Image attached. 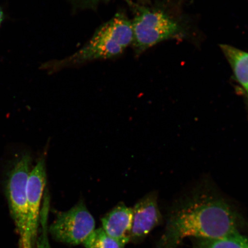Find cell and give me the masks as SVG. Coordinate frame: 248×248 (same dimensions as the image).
<instances>
[{
  "instance_id": "cell-1",
  "label": "cell",
  "mask_w": 248,
  "mask_h": 248,
  "mask_svg": "<svg viewBox=\"0 0 248 248\" xmlns=\"http://www.w3.org/2000/svg\"><path fill=\"white\" fill-rule=\"evenodd\" d=\"M241 217L221 198L201 195L173 211L155 248H176L187 238H215L239 232Z\"/></svg>"
},
{
  "instance_id": "cell-2",
  "label": "cell",
  "mask_w": 248,
  "mask_h": 248,
  "mask_svg": "<svg viewBox=\"0 0 248 248\" xmlns=\"http://www.w3.org/2000/svg\"><path fill=\"white\" fill-rule=\"evenodd\" d=\"M132 41L131 20L125 11L119 10L96 30L81 48L69 57L50 62L48 69L55 72L95 61L116 58L131 46Z\"/></svg>"
},
{
  "instance_id": "cell-3",
  "label": "cell",
  "mask_w": 248,
  "mask_h": 248,
  "mask_svg": "<svg viewBox=\"0 0 248 248\" xmlns=\"http://www.w3.org/2000/svg\"><path fill=\"white\" fill-rule=\"evenodd\" d=\"M133 15L132 47L139 57L159 43L181 40L187 36V28L181 18L170 11L164 2L144 5L125 0Z\"/></svg>"
},
{
  "instance_id": "cell-4",
  "label": "cell",
  "mask_w": 248,
  "mask_h": 248,
  "mask_svg": "<svg viewBox=\"0 0 248 248\" xmlns=\"http://www.w3.org/2000/svg\"><path fill=\"white\" fill-rule=\"evenodd\" d=\"M31 166L30 154H24L18 158L8 173L5 187L9 210L19 235L21 248H31L28 239L27 195Z\"/></svg>"
},
{
  "instance_id": "cell-5",
  "label": "cell",
  "mask_w": 248,
  "mask_h": 248,
  "mask_svg": "<svg viewBox=\"0 0 248 248\" xmlns=\"http://www.w3.org/2000/svg\"><path fill=\"white\" fill-rule=\"evenodd\" d=\"M95 229L94 217L80 201L70 210L59 213L49 231L55 240L77 246L83 244Z\"/></svg>"
},
{
  "instance_id": "cell-6",
  "label": "cell",
  "mask_w": 248,
  "mask_h": 248,
  "mask_svg": "<svg viewBox=\"0 0 248 248\" xmlns=\"http://www.w3.org/2000/svg\"><path fill=\"white\" fill-rule=\"evenodd\" d=\"M46 178V161L42 157L31 170L27 183L28 239L31 248L38 246L40 206Z\"/></svg>"
},
{
  "instance_id": "cell-7",
  "label": "cell",
  "mask_w": 248,
  "mask_h": 248,
  "mask_svg": "<svg viewBox=\"0 0 248 248\" xmlns=\"http://www.w3.org/2000/svg\"><path fill=\"white\" fill-rule=\"evenodd\" d=\"M132 210L131 242L138 243L144 239L162 221L156 194L150 193L141 198Z\"/></svg>"
},
{
  "instance_id": "cell-8",
  "label": "cell",
  "mask_w": 248,
  "mask_h": 248,
  "mask_svg": "<svg viewBox=\"0 0 248 248\" xmlns=\"http://www.w3.org/2000/svg\"><path fill=\"white\" fill-rule=\"evenodd\" d=\"M133 210L121 203L102 217V229L110 237L125 247L131 242Z\"/></svg>"
},
{
  "instance_id": "cell-9",
  "label": "cell",
  "mask_w": 248,
  "mask_h": 248,
  "mask_svg": "<svg viewBox=\"0 0 248 248\" xmlns=\"http://www.w3.org/2000/svg\"><path fill=\"white\" fill-rule=\"evenodd\" d=\"M233 71L235 79L248 94V52L230 45H220Z\"/></svg>"
},
{
  "instance_id": "cell-10",
  "label": "cell",
  "mask_w": 248,
  "mask_h": 248,
  "mask_svg": "<svg viewBox=\"0 0 248 248\" xmlns=\"http://www.w3.org/2000/svg\"><path fill=\"white\" fill-rule=\"evenodd\" d=\"M194 248H248V238L235 232L218 238L195 239Z\"/></svg>"
},
{
  "instance_id": "cell-11",
  "label": "cell",
  "mask_w": 248,
  "mask_h": 248,
  "mask_svg": "<svg viewBox=\"0 0 248 248\" xmlns=\"http://www.w3.org/2000/svg\"><path fill=\"white\" fill-rule=\"evenodd\" d=\"M85 248H124L101 228L95 229L83 243Z\"/></svg>"
},
{
  "instance_id": "cell-12",
  "label": "cell",
  "mask_w": 248,
  "mask_h": 248,
  "mask_svg": "<svg viewBox=\"0 0 248 248\" xmlns=\"http://www.w3.org/2000/svg\"><path fill=\"white\" fill-rule=\"evenodd\" d=\"M73 11L97 10L99 5L110 2L111 0H68Z\"/></svg>"
},
{
  "instance_id": "cell-13",
  "label": "cell",
  "mask_w": 248,
  "mask_h": 248,
  "mask_svg": "<svg viewBox=\"0 0 248 248\" xmlns=\"http://www.w3.org/2000/svg\"><path fill=\"white\" fill-rule=\"evenodd\" d=\"M134 1L141 5H149L152 4L151 0H135Z\"/></svg>"
},
{
  "instance_id": "cell-14",
  "label": "cell",
  "mask_w": 248,
  "mask_h": 248,
  "mask_svg": "<svg viewBox=\"0 0 248 248\" xmlns=\"http://www.w3.org/2000/svg\"><path fill=\"white\" fill-rule=\"evenodd\" d=\"M3 19V12L1 9H0V25H1Z\"/></svg>"
},
{
  "instance_id": "cell-15",
  "label": "cell",
  "mask_w": 248,
  "mask_h": 248,
  "mask_svg": "<svg viewBox=\"0 0 248 248\" xmlns=\"http://www.w3.org/2000/svg\"><path fill=\"white\" fill-rule=\"evenodd\" d=\"M180 2H182L183 0H179Z\"/></svg>"
},
{
  "instance_id": "cell-16",
  "label": "cell",
  "mask_w": 248,
  "mask_h": 248,
  "mask_svg": "<svg viewBox=\"0 0 248 248\" xmlns=\"http://www.w3.org/2000/svg\"></svg>"
}]
</instances>
